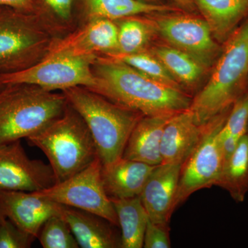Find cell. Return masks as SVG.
I'll list each match as a JSON object with an SVG mask.
<instances>
[{
  "label": "cell",
  "instance_id": "obj_1",
  "mask_svg": "<svg viewBox=\"0 0 248 248\" xmlns=\"http://www.w3.org/2000/svg\"><path fill=\"white\" fill-rule=\"evenodd\" d=\"M95 84L88 89L143 116H172L190 108L193 96L158 82L123 62L97 56Z\"/></svg>",
  "mask_w": 248,
  "mask_h": 248
},
{
  "label": "cell",
  "instance_id": "obj_2",
  "mask_svg": "<svg viewBox=\"0 0 248 248\" xmlns=\"http://www.w3.org/2000/svg\"><path fill=\"white\" fill-rule=\"evenodd\" d=\"M213 67L211 76L192 98L190 107L202 126L231 110L248 90V17L223 44Z\"/></svg>",
  "mask_w": 248,
  "mask_h": 248
},
{
  "label": "cell",
  "instance_id": "obj_3",
  "mask_svg": "<svg viewBox=\"0 0 248 248\" xmlns=\"http://www.w3.org/2000/svg\"><path fill=\"white\" fill-rule=\"evenodd\" d=\"M65 35L40 13L0 7V75L43 61Z\"/></svg>",
  "mask_w": 248,
  "mask_h": 248
},
{
  "label": "cell",
  "instance_id": "obj_4",
  "mask_svg": "<svg viewBox=\"0 0 248 248\" xmlns=\"http://www.w3.org/2000/svg\"><path fill=\"white\" fill-rule=\"evenodd\" d=\"M27 140L46 155L56 184L73 177L99 157L89 127L68 102L61 115Z\"/></svg>",
  "mask_w": 248,
  "mask_h": 248
},
{
  "label": "cell",
  "instance_id": "obj_5",
  "mask_svg": "<svg viewBox=\"0 0 248 248\" xmlns=\"http://www.w3.org/2000/svg\"><path fill=\"white\" fill-rule=\"evenodd\" d=\"M62 93L89 127L102 165L122 157L130 134L143 115L84 86Z\"/></svg>",
  "mask_w": 248,
  "mask_h": 248
},
{
  "label": "cell",
  "instance_id": "obj_6",
  "mask_svg": "<svg viewBox=\"0 0 248 248\" xmlns=\"http://www.w3.org/2000/svg\"><path fill=\"white\" fill-rule=\"evenodd\" d=\"M68 101L63 93L16 83L0 89V144L29 138L58 118Z\"/></svg>",
  "mask_w": 248,
  "mask_h": 248
},
{
  "label": "cell",
  "instance_id": "obj_7",
  "mask_svg": "<svg viewBox=\"0 0 248 248\" xmlns=\"http://www.w3.org/2000/svg\"><path fill=\"white\" fill-rule=\"evenodd\" d=\"M151 17L165 44L188 54L207 69L213 67L223 45L215 40L203 17L183 11L153 14Z\"/></svg>",
  "mask_w": 248,
  "mask_h": 248
},
{
  "label": "cell",
  "instance_id": "obj_8",
  "mask_svg": "<svg viewBox=\"0 0 248 248\" xmlns=\"http://www.w3.org/2000/svg\"><path fill=\"white\" fill-rule=\"evenodd\" d=\"M230 110L205 125L200 143L182 165L174 201L175 210L197 191L216 186L224 164L218 133Z\"/></svg>",
  "mask_w": 248,
  "mask_h": 248
},
{
  "label": "cell",
  "instance_id": "obj_9",
  "mask_svg": "<svg viewBox=\"0 0 248 248\" xmlns=\"http://www.w3.org/2000/svg\"><path fill=\"white\" fill-rule=\"evenodd\" d=\"M97 57L54 55L27 69L0 75V83H26L47 91L61 92L76 86L90 89L95 84L93 66Z\"/></svg>",
  "mask_w": 248,
  "mask_h": 248
},
{
  "label": "cell",
  "instance_id": "obj_10",
  "mask_svg": "<svg viewBox=\"0 0 248 248\" xmlns=\"http://www.w3.org/2000/svg\"><path fill=\"white\" fill-rule=\"evenodd\" d=\"M102 167L98 157L69 179L57 183L46 190L34 192L62 205L94 214L119 226L113 204L103 185Z\"/></svg>",
  "mask_w": 248,
  "mask_h": 248
},
{
  "label": "cell",
  "instance_id": "obj_11",
  "mask_svg": "<svg viewBox=\"0 0 248 248\" xmlns=\"http://www.w3.org/2000/svg\"><path fill=\"white\" fill-rule=\"evenodd\" d=\"M55 184L50 165L30 159L21 140L0 144V191L39 192Z\"/></svg>",
  "mask_w": 248,
  "mask_h": 248
},
{
  "label": "cell",
  "instance_id": "obj_12",
  "mask_svg": "<svg viewBox=\"0 0 248 248\" xmlns=\"http://www.w3.org/2000/svg\"><path fill=\"white\" fill-rule=\"evenodd\" d=\"M117 48L118 27L115 21L97 19L78 26L59 39L46 58L59 55H110L116 53Z\"/></svg>",
  "mask_w": 248,
  "mask_h": 248
},
{
  "label": "cell",
  "instance_id": "obj_13",
  "mask_svg": "<svg viewBox=\"0 0 248 248\" xmlns=\"http://www.w3.org/2000/svg\"><path fill=\"white\" fill-rule=\"evenodd\" d=\"M61 207L35 192L0 191V208L5 217L35 239L44 223L60 214Z\"/></svg>",
  "mask_w": 248,
  "mask_h": 248
},
{
  "label": "cell",
  "instance_id": "obj_14",
  "mask_svg": "<svg viewBox=\"0 0 248 248\" xmlns=\"http://www.w3.org/2000/svg\"><path fill=\"white\" fill-rule=\"evenodd\" d=\"M181 164L155 166L143 187L140 197L153 223L169 227L174 210V201L180 177Z\"/></svg>",
  "mask_w": 248,
  "mask_h": 248
},
{
  "label": "cell",
  "instance_id": "obj_15",
  "mask_svg": "<svg viewBox=\"0 0 248 248\" xmlns=\"http://www.w3.org/2000/svg\"><path fill=\"white\" fill-rule=\"evenodd\" d=\"M205 128L196 122L190 108L173 115L161 140L162 164H184L200 143Z\"/></svg>",
  "mask_w": 248,
  "mask_h": 248
},
{
  "label": "cell",
  "instance_id": "obj_16",
  "mask_svg": "<svg viewBox=\"0 0 248 248\" xmlns=\"http://www.w3.org/2000/svg\"><path fill=\"white\" fill-rule=\"evenodd\" d=\"M155 167L123 156L110 164L102 165L104 190L110 200L140 196Z\"/></svg>",
  "mask_w": 248,
  "mask_h": 248
},
{
  "label": "cell",
  "instance_id": "obj_17",
  "mask_svg": "<svg viewBox=\"0 0 248 248\" xmlns=\"http://www.w3.org/2000/svg\"><path fill=\"white\" fill-rule=\"evenodd\" d=\"M60 213L70 226L79 248H121V238L111 228L114 225L105 218L62 205Z\"/></svg>",
  "mask_w": 248,
  "mask_h": 248
},
{
  "label": "cell",
  "instance_id": "obj_18",
  "mask_svg": "<svg viewBox=\"0 0 248 248\" xmlns=\"http://www.w3.org/2000/svg\"><path fill=\"white\" fill-rule=\"evenodd\" d=\"M172 116L141 117L129 137L122 156L153 166L162 164L161 140Z\"/></svg>",
  "mask_w": 248,
  "mask_h": 248
},
{
  "label": "cell",
  "instance_id": "obj_19",
  "mask_svg": "<svg viewBox=\"0 0 248 248\" xmlns=\"http://www.w3.org/2000/svg\"><path fill=\"white\" fill-rule=\"evenodd\" d=\"M78 26L97 19L116 21L130 16L182 11L174 5L153 4L140 0H79Z\"/></svg>",
  "mask_w": 248,
  "mask_h": 248
},
{
  "label": "cell",
  "instance_id": "obj_20",
  "mask_svg": "<svg viewBox=\"0 0 248 248\" xmlns=\"http://www.w3.org/2000/svg\"><path fill=\"white\" fill-rule=\"evenodd\" d=\"M215 40L223 45L248 17V0H193Z\"/></svg>",
  "mask_w": 248,
  "mask_h": 248
},
{
  "label": "cell",
  "instance_id": "obj_21",
  "mask_svg": "<svg viewBox=\"0 0 248 248\" xmlns=\"http://www.w3.org/2000/svg\"><path fill=\"white\" fill-rule=\"evenodd\" d=\"M148 50L190 94L200 86L208 70L188 54L166 44L153 45Z\"/></svg>",
  "mask_w": 248,
  "mask_h": 248
},
{
  "label": "cell",
  "instance_id": "obj_22",
  "mask_svg": "<svg viewBox=\"0 0 248 248\" xmlns=\"http://www.w3.org/2000/svg\"><path fill=\"white\" fill-rule=\"evenodd\" d=\"M111 201L117 214L119 226L122 230L121 248H143L149 217L140 196Z\"/></svg>",
  "mask_w": 248,
  "mask_h": 248
},
{
  "label": "cell",
  "instance_id": "obj_23",
  "mask_svg": "<svg viewBox=\"0 0 248 248\" xmlns=\"http://www.w3.org/2000/svg\"><path fill=\"white\" fill-rule=\"evenodd\" d=\"M115 22L118 27V48L113 55L146 51L153 45L158 35L151 15L130 16Z\"/></svg>",
  "mask_w": 248,
  "mask_h": 248
},
{
  "label": "cell",
  "instance_id": "obj_24",
  "mask_svg": "<svg viewBox=\"0 0 248 248\" xmlns=\"http://www.w3.org/2000/svg\"><path fill=\"white\" fill-rule=\"evenodd\" d=\"M216 186L228 192L237 203L244 202L248 192V133L223 164Z\"/></svg>",
  "mask_w": 248,
  "mask_h": 248
},
{
  "label": "cell",
  "instance_id": "obj_25",
  "mask_svg": "<svg viewBox=\"0 0 248 248\" xmlns=\"http://www.w3.org/2000/svg\"><path fill=\"white\" fill-rule=\"evenodd\" d=\"M248 130V90L234 102L218 133L223 151L231 154Z\"/></svg>",
  "mask_w": 248,
  "mask_h": 248
},
{
  "label": "cell",
  "instance_id": "obj_26",
  "mask_svg": "<svg viewBox=\"0 0 248 248\" xmlns=\"http://www.w3.org/2000/svg\"><path fill=\"white\" fill-rule=\"evenodd\" d=\"M123 62L148 78L174 89L184 91L162 63L149 50L130 55H105Z\"/></svg>",
  "mask_w": 248,
  "mask_h": 248
},
{
  "label": "cell",
  "instance_id": "obj_27",
  "mask_svg": "<svg viewBox=\"0 0 248 248\" xmlns=\"http://www.w3.org/2000/svg\"><path fill=\"white\" fill-rule=\"evenodd\" d=\"M44 248H78L79 244L61 213L49 218L37 236Z\"/></svg>",
  "mask_w": 248,
  "mask_h": 248
},
{
  "label": "cell",
  "instance_id": "obj_28",
  "mask_svg": "<svg viewBox=\"0 0 248 248\" xmlns=\"http://www.w3.org/2000/svg\"><path fill=\"white\" fill-rule=\"evenodd\" d=\"M46 9L45 18L64 34L76 25L73 22V0H43Z\"/></svg>",
  "mask_w": 248,
  "mask_h": 248
},
{
  "label": "cell",
  "instance_id": "obj_29",
  "mask_svg": "<svg viewBox=\"0 0 248 248\" xmlns=\"http://www.w3.org/2000/svg\"><path fill=\"white\" fill-rule=\"evenodd\" d=\"M35 239L6 217L0 224V248H31Z\"/></svg>",
  "mask_w": 248,
  "mask_h": 248
},
{
  "label": "cell",
  "instance_id": "obj_30",
  "mask_svg": "<svg viewBox=\"0 0 248 248\" xmlns=\"http://www.w3.org/2000/svg\"><path fill=\"white\" fill-rule=\"evenodd\" d=\"M143 248H171L170 227L160 226L148 219L145 231Z\"/></svg>",
  "mask_w": 248,
  "mask_h": 248
},
{
  "label": "cell",
  "instance_id": "obj_31",
  "mask_svg": "<svg viewBox=\"0 0 248 248\" xmlns=\"http://www.w3.org/2000/svg\"><path fill=\"white\" fill-rule=\"evenodd\" d=\"M0 6L26 12H37L35 0H0Z\"/></svg>",
  "mask_w": 248,
  "mask_h": 248
},
{
  "label": "cell",
  "instance_id": "obj_32",
  "mask_svg": "<svg viewBox=\"0 0 248 248\" xmlns=\"http://www.w3.org/2000/svg\"><path fill=\"white\" fill-rule=\"evenodd\" d=\"M173 5L180 9L183 12L194 14L197 12V9L196 7L193 0H171Z\"/></svg>",
  "mask_w": 248,
  "mask_h": 248
},
{
  "label": "cell",
  "instance_id": "obj_33",
  "mask_svg": "<svg viewBox=\"0 0 248 248\" xmlns=\"http://www.w3.org/2000/svg\"><path fill=\"white\" fill-rule=\"evenodd\" d=\"M140 1H143V2L148 3V4H162L164 3L161 0H140Z\"/></svg>",
  "mask_w": 248,
  "mask_h": 248
},
{
  "label": "cell",
  "instance_id": "obj_34",
  "mask_svg": "<svg viewBox=\"0 0 248 248\" xmlns=\"http://www.w3.org/2000/svg\"><path fill=\"white\" fill-rule=\"evenodd\" d=\"M5 218H6V217H5L4 213H3L2 210L0 208V224H1V221H2Z\"/></svg>",
  "mask_w": 248,
  "mask_h": 248
},
{
  "label": "cell",
  "instance_id": "obj_35",
  "mask_svg": "<svg viewBox=\"0 0 248 248\" xmlns=\"http://www.w3.org/2000/svg\"><path fill=\"white\" fill-rule=\"evenodd\" d=\"M3 86V85L1 84V83H0V89H1V87H2Z\"/></svg>",
  "mask_w": 248,
  "mask_h": 248
},
{
  "label": "cell",
  "instance_id": "obj_36",
  "mask_svg": "<svg viewBox=\"0 0 248 248\" xmlns=\"http://www.w3.org/2000/svg\"></svg>",
  "mask_w": 248,
  "mask_h": 248
}]
</instances>
